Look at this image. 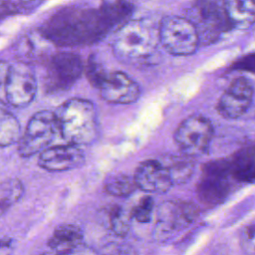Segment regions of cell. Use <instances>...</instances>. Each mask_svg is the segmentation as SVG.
<instances>
[{"label": "cell", "instance_id": "obj_22", "mask_svg": "<svg viewBox=\"0 0 255 255\" xmlns=\"http://www.w3.org/2000/svg\"><path fill=\"white\" fill-rule=\"evenodd\" d=\"M130 216L120 206L113 208L110 214V223L112 230L119 236H126L129 230Z\"/></svg>", "mask_w": 255, "mask_h": 255}, {"label": "cell", "instance_id": "obj_21", "mask_svg": "<svg viewBox=\"0 0 255 255\" xmlns=\"http://www.w3.org/2000/svg\"><path fill=\"white\" fill-rule=\"evenodd\" d=\"M1 187L0 210L3 211L21 198L24 192V187L22 182L17 178H12L3 182Z\"/></svg>", "mask_w": 255, "mask_h": 255}, {"label": "cell", "instance_id": "obj_3", "mask_svg": "<svg viewBox=\"0 0 255 255\" xmlns=\"http://www.w3.org/2000/svg\"><path fill=\"white\" fill-rule=\"evenodd\" d=\"M60 135L56 114L51 111H39L31 117L23 135L18 141V153L30 157L50 147Z\"/></svg>", "mask_w": 255, "mask_h": 255}, {"label": "cell", "instance_id": "obj_24", "mask_svg": "<svg viewBox=\"0 0 255 255\" xmlns=\"http://www.w3.org/2000/svg\"><path fill=\"white\" fill-rule=\"evenodd\" d=\"M240 246L245 254L255 255V224L248 225L241 231Z\"/></svg>", "mask_w": 255, "mask_h": 255}, {"label": "cell", "instance_id": "obj_26", "mask_svg": "<svg viewBox=\"0 0 255 255\" xmlns=\"http://www.w3.org/2000/svg\"><path fill=\"white\" fill-rule=\"evenodd\" d=\"M233 69L255 73V53L244 56L243 58L238 60L233 65Z\"/></svg>", "mask_w": 255, "mask_h": 255}, {"label": "cell", "instance_id": "obj_16", "mask_svg": "<svg viewBox=\"0 0 255 255\" xmlns=\"http://www.w3.org/2000/svg\"><path fill=\"white\" fill-rule=\"evenodd\" d=\"M223 7L231 28L245 30L255 23V1L229 0Z\"/></svg>", "mask_w": 255, "mask_h": 255}, {"label": "cell", "instance_id": "obj_28", "mask_svg": "<svg viewBox=\"0 0 255 255\" xmlns=\"http://www.w3.org/2000/svg\"><path fill=\"white\" fill-rule=\"evenodd\" d=\"M12 254V240L9 238L0 239V255Z\"/></svg>", "mask_w": 255, "mask_h": 255}, {"label": "cell", "instance_id": "obj_20", "mask_svg": "<svg viewBox=\"0 0 255 255\" xmlns=\"http://www.w3.org/2000/svg\"><path fill=\"white\" fill-rule=\"evenodd\" d=\"M104 187L107 193L117 197L128 196L137 188L133 177L127 174H115L108 177Z\"/></svg>", "mask_w": 255, "mask_h": 255}, {"label": "cell", "instance_id": "obj_23", "mask_svg": "<svg viewBox=\"0 0 255 255\" xmlns=\"http://www.w3.org/2000/svg\"><path fill=\"white\" fill-rule=\"evenodd\" d=\"M153 208V200L149 196H145L140 199V201L132 208L131 217L140 223H146L151 218Z\"/></svg>", "mask_w": 255, "mask_h": 255}, {"label": "cell", "instance_id": "obj_2", "mask_svg": "<svg viewBox=\"0 0 255 255\" xmlns=\"http://www.w3.org/2000/svg\"><path fill=\"white\" fill-rule=\"evenodd\" d=\"M60 136L68 143L90 144L98 136L97 111L93 102L74 98L65 101L55 113Z\"/></svg>", "mask_w": 255, "mask_h": 255}, {"label": "cell", "instance_id": "obj_25", "mask_svg": "<svg viewBox=\"0 0 255 255\" xmlns=\"http://www.w3.org/2000/svg\"><path fill=\"white\" fill-rule=\"evenodd\" d=\"M86 74H87V78L89 79L90 83L94 87L97 88L100 81L106 74V71L104 70L103 66L99 62L96 61L94 56L91 55V57L89 58L87 67H86Z\"/></svg>", "mask_w": 255, "mask_h": 255}, {"label": "cell", "instance_id": "obj_10", "mask_svg": "<svg viewBox=\"0 0 255 255\" xmlns=\"http://www.w3.org/2000/svg\"><path fill=\"white\" fill-rule=\"evenodd\" d=\"M7 102L15 108H24L32 103L37 93V80L28 64L23 62L11 65L5 83Z\"/></svg>", "mask_w": 255, "mask_h": 255}, {"label": "cell", "instance_id": "obj_13", "mask_svg": "<svg viewBox=\"0 0 255 255\" xmlns=\"http://www.w3.org/2000/svg\"><path fill=\"white\" fill-rule=\"evenodd\" d=\"M85 161V153L79 145L66 143L50 146L40 153L38 164L50 172H60L79 167Z\"/></svg>", "mask_w": 255, "mask_h": 255}, {"label": "cell", "instance_id": "obj_4", "mask_svg": "<svg viewBox=\"0 0 255 255\" xmlns=\"http://www.w3.org/2000/svg\"><path fill=\"white\" fill-rule=\"evenodd\" d=\"M158 30L160 44L171 55H191L200 44L194 25L186 17L165 16L161 19Z\"/></svg>", "mask_w": 255, "mask_h": 255}, {"label": "cell", "instance_id": "obj_12", "mask_svg": "<svg viewBox=\"0 0 255 255\" xmlns=\"http://www.w3.org/2000/svg\"><path fill=\"white\" fill-rule=\"evenodd\" d=\"M253 100V88L244 77L234 79L220 97L217 110L225 119L235 120L242 117Z\"/></svg>", "mask_w": 255, "mask_h": 255}, {"label": "cell", "instance_id": "obj_1", "mask_svg": "<svg viewBox=\"0 0 255 255\" xmlns=\"http://www.w3.org/2000/svg\"><path fill=\"white\" fill-rule=\"evenodd\" d=\"M159 43L158 26L147 19H132L117 29L112 49L120 61L136 64L150 58Z\"/></svg>", "mask_w": 255, "mask_h": 255}, {"label": "cell", "instance_id": "obj_9", "mask_svg": "<svg viewBox=\"0 0 255 255\" xmlns=\"http://www.w3.org/2000/svg\"><path fill=\"white\" fill-rule=\"evenodd\" d=\"M82 59L69 52L53 55L47 62L45 87L49 93L68 90L84 72Z\"/></svg>", "mask_w": 255, "mask_h": 255}, {"label": "cell", "instance_id": "obj_6", "mask_svg": "<svg viewBox=\"0 0 255 255\" xmlns=\"http://www.w3.org/2000/svg\"><path fill=\"white\" fill-rule=\"evenodd\" d=\"M195 27L199 43L208 45L215 42L224 32L231 29L223 3L203 1L195 3L186 17Z\"/></svg>", "mask_w": 255, "mask_h": 255}, {"label": "cell", "instance_id": "obj_15", "mask_svg": "<svg viewBox=\"0 0 255 255\" xmlns=\"http://www.w3.org/2000/svg\"><path fill=\"white\" fill-rule=\"evenodd\" d=\"M83 239L84 233L79 226L66 223L57 226L48 245L59 254H67L83 245Z\"/></svg>", "mask_w": 255, "mask_h": 255}, {"label": "cell", "instance_id": "obj_7", "mask_svg": "<svg viewBox=\"0 0 255 255\" xmlns=\"http://www.w3.org/2000/svg\"><path fill=\"white\" fill-rule=\"evenodd\" d=\"M213 136L210 121L202 116H191L180 123L174 132V141L183 155L198 156L208 150Z\"/></svg>", "mask_w": 255, "mask_h": 255}, {"label": "cell", "instance_id": "obj_18", "mask_svg": "<svg viewBox=\"0 0 255 255\" xmlns=\"http://www.w3.org/2000/svg\"><path fill=\"white\" fill-rule=\"evenodd\" d=\"M161 161L167 167L173 185L182 184L188 181L194 170V164L192 160L186 155L169 156Z\"/></svg>", "mask_w": 255, "mask_h": 255}, {"label": "cell", "instance_id": "obj_11", "mask_svg": "<svg viewBox=\"0 0 255 255\" xmlns=\"http://www.w3.org/2000/svg\"><path fill=\"white\" fill-rule=\"evenodd\" d=\"M97 88L101 97L112 104H131L140 96L138 84L121 71L106 72Z\"/></svg>", "mask_w": 255, "mask_h": 255}, {"label": "cell", "instance_id": "obj_27", "mask_svg": "<svg viewBox=\"0 0 255 255\" xmlns=\"http://www.w3.org/2000/svg\"><path fill=\"white\" fill-rule=\"evenodd\" d=\"M10 67L11 65H9L6 61L0 60V86L5 85L9 75Z\"/></svg>", "mask_w": 255, "mask_h": 255}, {"label": "cell", "instance_id": "obj_8", "mask_svg": "<svg viewBox=\"0 0 255 255\" xmlns=\"http://www.w3.org/2000/svg\"><path fill=\"white\" fill-rule=\"evenodd\" d=\"M231 177L233 178L229 160L219 159L206 163L197 184L198 198L208 205L222 202L231 190Z\"/></svg>", "mask_w": 255, "mask_h": 255}, {"label": "cell", "instance_id": "obj_17", "mask_svg": "<svg viewBox=\"0 0 255 255\" xmlns=\"http://www.w3.org/2000/svg\"><path fill=\"white\" fill-rule=\"evenodd\" d=\"M229 162L234 179L241 182L255 181V144L238 150Z\"/></svg>", "mask_w": 255, "mask_h": 255}, {"label": "cell", "instance_id": "obj_14", "mask_svg": "<svg viewBox=\"0 0 255 255\" xmlns=\"http://www.w3.org/2000/svg\"><path fill=\"white\" fill-rule=\"evenodd\" d=\"M133 179L137 188L149 193H164L173 185L167 167L158 159H147L139 163Z\"/></svg>", "mask_w": 255, "mask_h": 255}, {"label": "cell", "instance_id": "obj_5", "mask_svg": "<svg viewBox=\"0 0 255 255\" xmlns=\"http://www.w3.org/2000/svg\"><path fill=\"white\" fill-rule=\"evenodd\" d=\"M197 216L198 208L192 202L164 201L157 208L153 236L158 241H165L191 225Z\"/></svg>", "mask_w": 255, "mask_h": 255}, {"label": "cell", "instance_id": "obj_19", "mask_svg": "<svg viewBox=\"0 0 255 255\" xmlns=\"http://www.w3.org/2000/svg\"><path fill=\"white\" fill-rule=\"evenodd\" d=\"M20 124L14 115L0 107V147L19 141Z\"/></svg>", "mask_w": 255, "mask_h": 255}]
</instances>
